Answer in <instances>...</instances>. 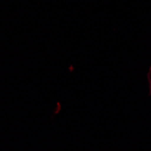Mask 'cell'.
<instances>
[{
	"mask_svg": "<svg viewBox=\"0 0 151 151\" xmlns=\"http://www.w3.org/2000/svg\"><path fill=\"white\" fill-rule=\"evenodd\" d=\"M150 90H151V85H150Z\"/></svg>",
	"mask_w": 151,
	"mask_h": 151,
	"instance_id": "6da1fadb",
	"label": "cell"
}]
</instances>
